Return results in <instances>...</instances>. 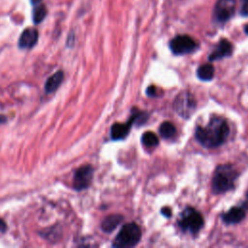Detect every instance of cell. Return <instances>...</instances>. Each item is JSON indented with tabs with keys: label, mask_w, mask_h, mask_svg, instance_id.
<instances>
[{
	"label": "cell",
	"mask_w": 248,
	"mask_h": 248,
	"mask_svg": "<svg viewBox=\"0 0 248 248\" xmlns=\"http://www.w3.org/2000/svg\"><path fill=\"white\" fill-rule=\"evenodd\" d=\"M229 134L230 129L227 121L219 116L212 117L206 126L197 127L195 132L197 140L207 148H213L223 144Z\"/></svg>",
	"instance_id": "cell-1"
},
{
	"label": "cell",
	"mask_w": 248,
	"mask_h": 248,
	"mask_svg": "<svg viewBox=\"0 0 248 248\" xmlns=\"http://www.w3.org/2000/svg\"><path fill=\"white\" fill-rule=\"evenodd\" d=\"M238 173L231 164H223L216 168L212 177V191L223 194L233 188Z\"/></svg>",
	"instance_id": "cell-2"
},
{
	"label": "cell",
	"mask_w": 248,
	"mask_h": 248,
	"mask_svg": "<svg viewBox=\"0 0 248 248\" xmlns=\"http://www.w3.org/2000/svg\"><path fill=\"white\" fill-rule=\"evenodd\" d=\"M141 237L140 228L136 223L123 225L117 233L112 246L119 248H128L136 246Z\"/></svg>",
	"instance_id": "cell-3"
},
{
	"label": "cell",
	"mask_w": 248,
	"mask_h": 248,
	"mask_svg": "<svg viewBox=\"0 0 248 248\" xmlns=\"http://www.w3.org/2000/svg\"><path fill=\"white\" fill-rule=\"evenodd\" d=\"M179 227L184 232L197 233L203 227V218L202 214L192 207H187L178 220Z\"/></svg>",
	"instance_id": "cell-4"
},
{
	"label": "cell",
	"mask_w": 248,
	"mask_h": 248,
	"mask_svg": "<svg viewBox=\"0 0 248 248\" xmlns=\"http://www.w3.org/2000/svg\"><path fill=\"white\" fill-rule=\"evenodd\" d=\"M196 100L189 92H180L173 103L175 111L184 118L190 117L196 109Z\"/></svg>",
	"instance_id": "cell-5"
},
{
	"label": "cell",
	"mask_w": 248,
	"mask_h": 248,
	"mask_svg": "<svg viewBox=\"0 0 248 248\" xmlns=\"http://www.w3.org/2000/svg\"><path fill=\"white\" fill-rule=\"evenodd\" d=\"M197 42L192 37L187 35L176 36L170 43V50L176 55L193 52L197 49Z\"/></svg>",
	"instance_id": "cell-6"
},
{
	"label": "cell",
	"mask_w": 248,
	"mask_h": 248,
	"mask_svg": "<svg viewBox=\"0 0 248 248\" xmlns=\"http://www.w3.org/2000/svg\"><path fill=\"white\" fill-rule=\"evenodd\" d=\"M93 168L90 165H84L79 167L75 172L73 179V187L78 191H81L88 188L93 178Z\"/></svg>",
	"instance_id": "cell-7"
},
{
	"label": "cell",
	"mask_w": 248,
	"mask_h": 248,
	"mask_svg": "<svg viewBox=\"0 0 248 248\" xmlns=\"http://www.w3.org/2000/svg\"><path fill=\"white\" fill-rule=\"evenodd\" d=\"M234 0H218L214 7V17L218 22L228 21L234 14Z\"/></svg>",
	"instance_id": "cell-8"
},
{
	"label": "cell",
	"mask_w": 248,
	"mask_h": 248,
	"mask_svg": "<svg viewBox=\"0 0 248 248\" xmlns=\"http://www.w3.org/2000/svg\"><path fill=\"white\" fill-rule=\"evenodd\" d=\"M39 32L36 28L27 27L25 28L18 39V47L21 49H30L38 42Z\"/></svg>",
	"instance_id": "cell-9"
},
{
	"label": "cell",
	"mask_w": 248,
	"mask_h": 248,
	"mask_svg": "<svg viewBox=\"0 0 248 248\" xmlns=\"http://www.w3.org/2000/svg\"><path fill=\"white\" fill-rule=\"evenodd\" d=\"M133 124H134V119H133L132 115H131L129 121H127L125 123H114L110 129L111 139L114 140L125 139L127 137V135L129 134L130 129Z\"/></svg>",
	"instance_id": "cell-10"
},
{
	"label": "cell",
	"mask_w": 248,
	"mask_h": 248,
	"mask_svg": "<svg viewBox=\"0 0 248 248\" xmlns=\"http://www.w3.org/2000/svg\"><path fill=\"white\" fill-rule=\"evenodd\" d=\"M232 52V45L231 44V42L225 39L221 40L217 45V46L215 47V49L210 53L209 60L215 61V60L222 59L224 57L230 56Z\"/></svg>",
	"instance_id": "cell-11"
},
{
	"label": "cell",
	"mask_w": 248,
	"mask_h": 248,
	"mask_svg": "<svg viewBox=\"0 0 248 248\" xmlns=\"http://www.w3.org/2000/svg\"><path fill=\"white\" fill-rule=\"evenodd\" d=\"M245 217V210L242 207H232L229 211L222 215V220L226 224L239 223Z\"/></svg>",
	"instance_id": "cell-12"
},
{
	"label": "cell",
	"mask_w": 248,
	"mask_h": 248,
	"mask_svg": "<svg viewBox=\"0 0 248 248\" xmlns=\"http://www.w3.org/2000/svg\"><path fill=\"white\" fill-rule=\"evenodd\" d=\"M64 79V73L62 71H57L51 75L45 83V92L50 94L58 89L61 82Z\"/></svg>",
	"instance_id": "cell-13"
},
{
	"label": "cell",
	"mask_w": 248,
	"mask_h": 248,
	"mask_svg": "<svg viewBox=\"0 0 248 248\" xmlns=\"http://www.w3.org/2000/svg\"><path fill=\"white\" fill-rule=\"evenodd\" d=\"M122 220H123V216L120 214L108 215L103 220L101 224V229L105 232H111L117 228V226L122 222Z\"/></svg>",
	"instance_id": "cell-14"
},
{
	"label": "cell",
	"mask_w": 248,
	"mask_h": 248,
	"mask_svg": "<svg viewBox=\"0 0 248 248\" xmlns=\"http://www.w3.org/2000/svg\"><path fill=\"white\" fill-rule=\"evenodd\" d=\"M46 14H47L46 7L42 2L37 5H34L33 11H32V19L34 24L41 23L46 16Z\"/></svg>",
	"instance_id": "cell-15"
},
{
	"label": "cell",
	"mask_w": 248,
	"mask_h": 248,
	"mask_svg": "<svg viewBox=\"0 0 248 248\" xmlns=\"http://www.w3.org/2000/svg\"><path fill=\"white\" fill-rule=\"evenodd\" d=\"M197 75L202 80H210L214 76V67L209 63L203 64L198 68Z\"/></svg>",
	"instance_id": "cell-16"
},
{
	"label": "cell",
	"mask_w": 248,
	"mask_h": 248,
	"mask_svg": "<svg viewBox=\"0 0 248 248\" xmlns=\"http://www.w3.org/2000/svg\"><path fill=\"white\" fill-rule=\"evenodd\" d=\"M159 132L160 135L165 138V139H171L175 133H176V129L174 127V125L170 122V121H165L161 124L160 128H159Z\"/></svg>",
	"instance_id": "cell-17"
},
{
	"label": "cell",
	"mask_w": 248,
	"mask_h": 248,
	"mask_svg": "<svg viewBox=\"0 0 248 248\" xmlns=\"http://www.w3.org/2000/svg\"><path fill=\"white\" fill-rule=\"evenodd\" d=\"M141 141L147 147H154L159 143V140H158L157 135L154 134L153 132H150V131H147L142 135Z\"/></svg>",
	"instance_id": "cell-18"
},
{
	"label": "cell",
	"mask_w": 248,
	"mask_h": 248,
	"mask_svg": "<svg viewBox=\"0 0 248 248\" xmlns=\"http://www.w3.org/2000/svg\"><path fill=\"white\" fill-rule=\"evenodd\" d=\"M240 13L242 16H248V0H244L242 6H241V10Z\"/></svg>",
	"instance_id": "cell-19"
},
{
	"label": "cell",
	"mask_w": 248,
	"mask_h": 248,
	"mask_svg": "<svg viewBox=\"0 0 248 248\" xmlns=\"http://www.w3.org/2000/svg\"><path fill=\"white\" fill-rule=\"evenodd\" d=\"M156 93H157V89L154 85H150L147 89H146V94L148 96H151V97H154L156 96Z\"/></svg>",
	"instance_id": "cell-20"
},
{
	"label": "cell",
	"mask_w": 248,
	"mask_h": 248,
	"mask_svg": "<svg viewBox=\"0 0 248 248\" xmlns=\"http://www.w3.org/2000/svg\"><path fill=\"white\" fill-rule=\"evenodd\" d=\"M161 212L165 217H170V215H171V210L170 207H163Z\"/></svg>",
	"instance_id": "cell-21"
},
{
	"label": "cell",
	"mask_w": 248,
	"mask_h": 248,
	"mask_svg": "<svg viewBox=\"0 0 248 248\" xmlns=\"http://www.w3.org/2000/svg\"><path fill=\"white\" fill-rule=\"evenodd\" d=\"M6 230H7V225H6L5 221L0 218V233L5 232Z\"/></svg>",
	"instance_id": "cell-22"
},
{
	"label": "cell",
	"mask_w": 248,
	"mask_h": 248,
	"mask_svg": "<svg viewBox=\"0 0 248 248\" xmlns=\"http://www.w3.org/2000/svg\"><path fill=\"white\" fill-rule=\"evenodd\" d=\"M6 122H7V117L5 115L0 114V125H2V124L6 123Z\"/></svg>",
	"instance_id": "cell-23"
},
{
	"label": "cell",
	"mask_w": 248,
	"mask_h": 248,
	"mask_svg": "<svg viewBox=\"0 0 248 248\" xmlns=\"http://www.w3.org/2000/svg\"><path fill=\"white\" fill-rule=\"evenodd\" d=\"M43 0H30V2H31V4L34 6V5H37V4H39V3H41Z\"/></svg>",
	"instance_id": "cell-24"
},
{
	"label": "cell",
	"mask_w": 248,
	"mask_h": 248,
	"mask_svg": "<svg viewBox=\"0 0 248 248\" xmlns=\"http://www.w3.org/2000/svg\"><path fill=\"white\" fill-rule=\"evenodd\" d=\"M244 30H245V33L248 34V24L245 26V29H244Z\"/></svg>",
	"instance_id": "cell-25"
},
{
	"label": "cell",
	"mask_w": 248,
	"mask_h": 248,
	"mask_svg": "<svg viewBox=\"0 0 248 248\" xmlns=\"http://www.w3.org/2000/svg\"><path fill=\"white\" fill-rule=\"evenodd\" d=\"M246 203L248 204V192H247V194H246Z\"/></svg>",
	"instance_id": "cell-26"
}]
</instances>
